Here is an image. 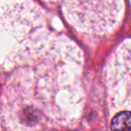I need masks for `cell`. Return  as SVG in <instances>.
<instances>
[{"label":"cell","instance_id":"1","mask_svg":"<svg viewBox=\"0 0 131 131\" xmlns=\"http://www.w3.org/2000/svg\"><path fill=\"white\" fill-rule=\"evenodd\" d=\"M112 130H131V111H122L112 118L111 122Z\"/></svg>","mask_w":131,"mask_h":131}]
</instances>
